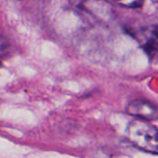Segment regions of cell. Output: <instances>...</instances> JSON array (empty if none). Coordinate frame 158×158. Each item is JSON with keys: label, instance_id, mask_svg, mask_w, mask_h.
<instances>
[{"label": "cell", "instance_id": "3", "mask_svg": "<svg viewBox=\"0 0 158 158\" xmlns=\"http://www.w3.org/2000/svg\"><path fill=\"white\" fill-rule=\"evenodd\" d=\"M126 111L129 115L137 118V119L148 120L155 118L156 116V107L150 102L146 100H133L131 102Z\"/></svg>", "mask_w": 158, "mask_h": 158}, {"label": "cell", "instance_id": "2", "mask_svg": "<svg viewBox=\"0 0 158 158\" xmlns=\"http://www.w3.org/2000/svg\"><path fill=\"white\" fill-rule=\"evenodd\" d=\"M139 42L143 50L150 56L158 54V26L152 25L143 28L138 34Z\"/></svg>", "mask_w": 158, "mask_h": 158}, {"label": "cell", "instance_id": "4", "mask_svg": "<svg viewBox=\"0 0 158 158\" xmlns=\"http://www.w3.org/2000/svg\"><path fill=\"white\" fill-rule=\"evenodd\" d=\"M112 3L126 8H140L143 6L144 0H109Z\"/></svg>", "mask_w": 158, "mask_h": 158}, {"label": "cell", "instance_id": "1", "mask_svg": "<svg viewBox=\"0 0 158 158\" xmlns=\"http://www.w3.org/2000/svg\"><path fill=\"white\" fill-rule=\"evenodd\" d=\"M128 139L138 148L158 154V129L143 119L132 121L127 131Z\"/></svg>", "mask_w": 158, "mask_h": 158}]
</instances>
